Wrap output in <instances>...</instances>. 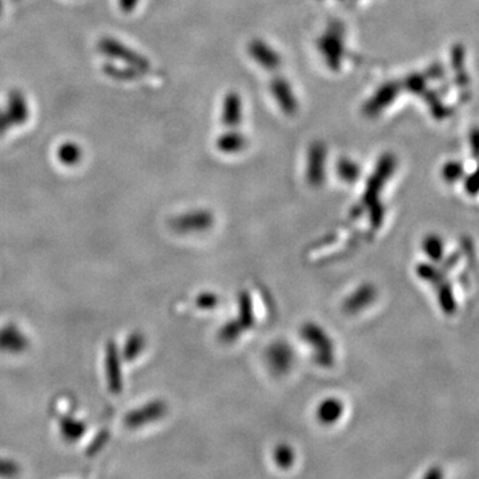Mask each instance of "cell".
<instances>
[{"mask_svg": "<svg viewBox=\"0 0 479 479\" xmlns=\"http://www.w3.org/2000/svg\"><path fill=\"white\" fill-rule=\"evenodd\" d=\"M168 412L164 401H152L149 403H146L141 408H137L132 410L131 413L127 414L124 418V425L130 429H137L143 428L147 424H152L160 418H163Z\"/></svg>", "mask_w": 479, "mask_h": 479, "instance_id": "cell-3", "label": "cell"}, {"mask_svg": "<svg viewBox=\"0 0 479 479\" xmlns=\"http://www.w3.org/2000/svg\"><path fill=\"white\" fill-rule=\"evenodd\" d=\"M58 157L64 166H75L82 159V149L75 143H64L59 147Z\"/></svg>", "mask_w": 479, "mask_h": 479, "instance_id": "cell-14", "label": "cell"}, {"mask_svg": "<svg viewBox=\"0 0 479 479\" xmlns=\"http://www.w3.org/2000/svg\"><path fill=\"white\" fill-rule=\"evenodd\" d=\"M214 217L208 212H192L188 215L180 216L172 221L173 229L182 233L188 232L205 231L212 225Z\"/></svg>", "mask_w": 479, "mask_h": 479, "instance_id": "cell-8", "label": "cell"}, {"mask_svg": "<svg viewBox=\"0 0 479 479\" xmlns=\"http://www.w3.org/2000/svg\"><path fill=\"white\" fill-rule=\"evenodd\" d=\"M17 469L11 462H3L0 461V474L1 476H12L17 474Z\"/></svg>", "mask_w": 479, "mask_h": 479, "instance_id": "cell-18", "label": "cell"}, {"mask_svg": "<svg viewBox=\"0 0 479 479\" xmlns=\"http://www.w3.org/2000/svg\"><path fill=\"white\" fill-rule=\"evenodd\" d=\"M7 116H8L10 121L15 123V124H21L26 121V119L28 116V110H27L26 101L19 94H14L10 96L8 115Z\"/></svg>", "mask_w": 479, "mask_h": 479, "instance_id": "cell-12", "label": "cell"}, {"mask_svg": "<svg viewBox=\"0 0 479 479\" xmlns=\"http://www.w3.org/2000/svg\"><path fill=\"white\" fill-rule=\"evenodd\" d=\"M30 345L26 334L14 324L0 328V351L7 354H20Z\"/></svg>", "mask_w": 479, "mask_h": 479, "instance_id": "cell-5", "label": "cell"}, {"mask_svg": "<svg viewBox=\"0 0 479 479\" xmlns=\"http://www.w3.org/2000/svg\"><path fill=\"white\" fill-rule=\"evenodd\" d=\"M376 297H377L376 288L370 284H364L345 299L342 305L344 311L349 314L358 313L364 311L365 308H367L369 305H372Z\"/></svg>", "mask_w": 479, "mask_h": 479, "instance_id": "cell-9", "label": "cell"}, {"mask_svg": "<svg viewBox=\"0 0 479 479\" xmlns=\"http://www.w3.org/2000/svg\"><path fill=\"white\" fill-rule=\"evenodd\" d=\"M136 4H137V0H120V7L125 12H131L136 7Z\"/></svg>", "mask_w": 479, "mask_h": 479, "instance_id": "cell-19", "label": "cell"}, {"mask_svg": "<svg viewBox=\"0 0 479 479\" xmlns=\"http://www.w3.org/2000/svg\"><path fill=\"white\" fill-rule=\"evenodd\" d=\"M146 347V337L141 333H132L123 347V358L133 361Z\"/></svg>", "mask_w": 479, "mask_h": 479, "instance_id": "cell-13", "label": "cell"}, {"mask_svg": "<svg viewBox=\"0 0 479 479\" xmlns=\"http://www.w3.org/2000/svg\"><path fill=\"white\" fill-rule=\"evenodd\" d=\"M60 431L68 442H75L79 441L85 434L87 426L79 419L66 417L60 421Z\"/></svg>", "mask_w": 479, "mask_h": 479, "instance_id": "cell-11", "label": "cell"}, {"mask_svg": "<svg viewBox=\"0 0 479 479\" xmlns=\"http://www.w3.org/2000/svg\"><path fill=\"white\" fill-rule=\"evenodd\" d=\"M196 302H198V308L209 309V308H215L218 302V297L215 293H202L198 296Z\"/></svg>", "mask_w": 479, "mask_h": 479, "instance_id": "cell-17", "label": "cell"}, {"mask_svg": "<svg viewBox=\"0 0 479 479\" xmlns=\"http://www.w3.org/2000/svg\"><path fill=\"white\" fill-rule=\"evenodd\" d=\"M266 361L276 374H285L295 363L293 349L285 342H275L266 350Z\"/></svg>", "mask_w": 479, "mask_h": 479, "instance_id": "cell-4", "label": "cell"}, {"mask_svg": "<svg viewBox=\"0 0 479 479\" xmlns=\"http://www.w3.org/2000/svg\"><path fill=\"white\" fill-rule=\"evenodd\" d=\"M254 325L253 305L248 292H241L238 296V318L228 322L220 333L218 337L223 342H233L240 337L243 331H247Z\"/></svg>", "mask_w": 479, "mask_h": 479, "instance_id": "cell-2", "label": "cell"}, {"mask_svg": "<svg viewBox=\"0 0 479 479\" xmlns=\"http://www.w3.org/2000/svg\"><path fill=\"white\" fill-rule=\"evenodd\" d=\"M273 458H275V461L280 467L286 469V467H290L293 462H295V451L289 445L280 444L279 446L275 448Z\"/></svg>", "mask_w": 479, "mask_h": 479, "instance_id": "cell-15", "label": "cell"}, {"mask_svg": "<svg viewBox=\"0 0 479 479\" xmlns=\"http://www.w3.org/2000/svg\"><path fill=\"white\" fill-rule=\"evenodd\" d=\"M105 369H107V380H108L110 390L114 394H119L123 389V376H121L120 354L115 342H110L107 345Z\"/></svg>", "mask_w": 479, "mask_h": 479, "instance_id": "cell-7", "label": "cell"}, {"mask_svg": "<svg viewBox=\"0 0 479 479\" xmlns=\"http://www.w3.org/2000/svg\"><path fill=\"white\" fill-rule=\"evenodd\" d=\"M424 249L428 253L430 259H433L435 261H439L442 259L444 247H442V241L438 237H435V236L428 237L424 243Z\"/></svg>", "mask_w": 479, "mask_h": 479, "instance_id": "cell-16", "label": "cell"}, {"mask_svg": "<svg viewBox=\"0 0 479 479\" xmlns=\"http://www.w3.org/2000/svg\"><path fill=\"white\" fill-rule=\"evenodd\" d=\"M100 50L103 51L105 55H110L115 59H120L123 62L130 63L131 66L136 67L139 69H146L147 68V62L139 56L136 52L130 50L128 47L123 46L120 42H117L115 39H110L105 37L100 42Z\"/></svg>", "mask_w": 479, "mask_h": 479, "instance_id": "cell-6", "label": "cell"}, {"mask_svg": "<svg viewBox=\"0 0 479 479\" xmlns=\"http://www.w3.org/2000/svg\"><path fill=\"white\" fill-rule=\"evenodd\" d=\"M344 413V403L337 398H326L317 408V419L324 425L337 422Z\"/></svg>", "mask_w": 479, "mask_h": 479, "instance_id": "cell-10", "label": "cell"}, {"mask_svg": "<svg viewBox=\"0 0 479 479\" xmlns=\"http://www.w3.org/2000/svg\"><path fill=\"white\" fill-rule=\"evenodd\" d=\"M301 337L313 347L314 360L320 366L329 367L334 361V349L331 337L315 324H305L301 328Z\"/></svg>", "mask_w": 479, "mask_h": 479, "instance_id": "cell-1", "label": "cell"}]
</instances>
